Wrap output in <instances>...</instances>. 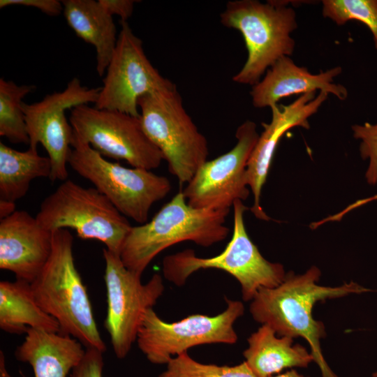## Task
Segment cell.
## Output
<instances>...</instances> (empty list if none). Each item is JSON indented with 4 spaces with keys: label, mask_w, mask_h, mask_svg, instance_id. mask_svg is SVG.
Instances as JSON below:
<instances>
[{
    "label": "cell",
    "mask_w": 377,
    "mask_h": 377,
    "mask_svg": "<svg viewBox=\"0 0 377 377\" xmlns=\"http://www.w3.org/2000/svg\"><path fill=\"white\" fill-rule=\"evenodd\" d=\"M320 276V271L316 266L302 274L289 272L278 286L260 288L251 300L249 310L256 321L269 325L278 336L304 338L322 377H338L323 355L320 339L326 333L324 324L313 317V306L327 299L373 290L353 281L336 287L320 286L317 283Z\"/></svg>",
    "instance_id": "6da1fadb"
},
{
    "label": "cell",
    "mask_w": 377,
    "mask_h": 377,
    "mask_svg": "<svg viewBox=\"0 0 377 377\" xmlns=\"http://www.w3.org/2000/svg\"><path fill=\"white\" fill-rule=\"evenodd\" d=\"M73 237L68 229L52 232V252L31 283L36 302L59 325V333L79 341L86 348L102 352L106 345L96 325L91 304L73 253Z\"/></svg>",
    "instance_id": "7a4b0ae2"
},
{
    "label": "cell",
    "mask_w": 377,
    "mask_h": 377,
    "mask_svg": "<svg viewBox=\"0 0 377 377\" xmlns=\"http://www.w3.org/2000/svg\"><path fill=\"white\" fill-rule=\"evenodd\" d=\"M229 212L193 207L179 191L149 221L131 228L119 257L127 269L142 276L158 253L174 244L191 241L208 247L224 240Z\"/></svg>",
    "instance_id": "3957f363"
},
{
    "label": "cell",
    "mask_w": 377,
    "mask_h": 377,
    "mask_svg": "<svg viewBox=\"0 0 377 377\" xmlns=\"http://www.w3.org/2000/svg\"><path fill=\"white\" fill-rule=\"evenodd\" d=\"M221 23L242 35L248 57L233 82L251 86L280 58L293 54L297 29L295 10L284 1H230L220 15Z\"/></svg>",
    "instance_id": "277c9868"
},
{
    "label": "cell",
    "mask_w": 377,
    "mask_h": 377,
    "mask_svg": "<svg viewBox=\"0 0 377 377\" xmlns=\"http://www.w3.org/2000/svg\"><path fill=\"white\" fill-rule=\"evenodd\" d=\"M232 207V236L223 252L200 258L193 250L186 249L165 256L162 271L168 281L182 286L198 270L221 269L238 281L245 302L251 301L260 288H274L283 282L286 275L283 266L266 260L247 234L244 214L248 208L240 200L235 201Z\"/></svg>",
    "instance_id": "5b68a950"
},
{
    "label": "cell",
    "mask_w": 377,
    "mask_h": 377,
    "mask_svg": "<svg viewBox=\"0 0 377 377\" xmlns=\"http://www.w3.org/2000/svg\"><path fill=\"white\" fill-rule=\"evenodd\" d=\"M144 131L180 184L188 183L207 160L206 138L186 111L176 85L138 99Z\"/></svg>",
    "instance_id": "8992f818"
},
{
    "label": "cell",
    "mask_w": 377,
    "mask_h": 377,
    "mask_svg": "<svg viewBox=\"0 0 377 377\" xmlns=\"http://www.w3.org/2000/svg\"><path fill=\"white\" fill-rule=\"evenodd\" d=\"M36 218L53 232L71 228L83 239H95L119 255L132 226L110 200L95 187L64 181L41 202Z\"/></svg>",
    "instance_id": "52a82bcc"
},
{
    "label": "cell",
    "mask_w": 377,
    "mask_h": 377,
    "mask_svg": "<svg viewBox=\"0 0 377 377\" xmlns=\"http://www.w3.org/2000/svg\"><path fill=\"white\" fill-rule=\"evenodd\" d=\"M68 164L91 182L124 216L144 224L151 206L170 191V180L151 170L126 168L103 158L89 145L72 137Z\"/></svg>",
    "instance_id": "ba28073f"
},
{
    "label": "cell",
    "mask_w": 377,
    "mask_h": 377,
    "mask_svg": "<svg viewBox=\"0 0 377 377\" xmlns=\"http://www.w3.org/2000/svg\"><path fill=\"white\" fill-rule=\"evenodd\" d=\"M226 309L216 316L193 314L171 323L161 319L153 309L147 310L137 335L138 348L151 363L167 364L194 346L235 343L234 324L244 314V306L226 297Z\"/></svg>",
    "instance_id": "9c48e42d"
},
{
    "label": "cell",
    "mask_w": 377,
    "mask_h": 377,
    "mask_svg": "<svg viewBox=\"0 0 377 377\" xmlns=\"http://www.w3.org/2000/svg\"><path fill=\"white\" fill-rule=\"evenodd\" d=\"M69 121L73 138L89 145L103 156L149 170L158 168L164 160L145 133L140 116L84 104L71 110Z\"/></svg>",
    "instance_id": "30bf717a"
},
{
    "label": "cell",
    "mask_w": 377,
    "mask_h": 377,
    "mask_svg": "<svg viewBox=\"0 0 377 377\" xmlns=\"http://www.w3.org/2000/svg\"><path fill=\"white\" fill-rule=\"evenodd\" d=\"M103 256L107 295L104 326L114 353L118 359H124L136 342L145 313L153 309L165 286L159 274H154L147 283H142L141 275L127 269L119 254L105 248Z\"/></svg>",
    "instance_id": "8fae6325"
},
{
    "label": "cell",
    "mask_w": 377,
    "mask_h": 377,
    "mask_svg": "<svg viewBox=\"0 0 377 377\" xmlns=\"http://www.w3.org/2000/svg\"><path fill=\"white\" fill-rule=\"evenodd\" d=\"M119 23L117 45L94 107L140 117L138 101L140 97L175 84L151 64L142 41L135 35L127 21L120 20Z\"/></svg>",
    "instance_id": "7c38bea8"
},
{
    "label": "cell",
    "mask_w": 377,
    "mask_h": 377,
    "mask_svg": "<svg viewBox=\"0 0 377 377\" xmlns=\"http://www.w3.org/2000/svg\"><path fill=\"white\" fill-rule=\"evenodd\" d=\"M101 87L89 88L77 77L73 78L64 90L46 95L34 103H22L29 147L37 150L41 144L50 159V179L65 181L68 173L67 164L71 151L73 128L66 111L76 106L96 102Z\"/></svg>",
    "instance_id": "4fadbf2b"
},
{
    "label": "cell",
    "mask_w": 377,
    "mask_h": 377,
    "mask_svg": "<svg viewBox=\"0 0 377 377\" xmlns=\"http://www.w3.org/2000/svg\"><path fill=\"white\" fill-rule=\"evenodd\" d=\"M237 143L229 151L205 162L182 191L195 208L230 209L235 201L249 195L246 168L259 138L256 124L246 120L237 129Z\"/></svg>",
    "instance_id": "5bb4252c"
},
{
    "label": "cell",
    "mask_w": 377,
    "mask_h": 377,
    "mask_svg": "<svg viewBox=\"0 0 377 377\" xmlns=\"http://www.w3.org/2000/svg\"><path fill=\"white\" fill-rule=\"evenodd\" d=\"M327 96L324 91H319L317 96L316 92L306 93L289 105L276 104L270 108L271 121L268 124L263 123L264 130L259 135L246 168L248 186L253 195V204L250 209L256 218L270 219L260 205V195L281 138L294 127L309 128V118L318 112Z\"/></svg>",
    "instance_id": "9a60e30c"
},
{
    "label": "cell",
    "mask_w": 377,
    "mask_h": 377,
    "mask_svg": "<svg viewBox=\"0 0 377 377\" xmlns=\"http://www.w3.org/2000/svg\"><path fill=\"white\" fill-rule=\"evenodd\" d=\"M52 232L27 212L16 210L0 221V269L31 283L49 259Z\"/></svg>",
    "instance_id": "2e32d148"
},
{
    "label": "cell",
    "mask_w": 377,
    "mask_h": 377,
    "mask_svg": "<svg viewBox=\"0 0 377 377\" xmlns=\"http://www.w3.org/2000/svg\"><path fill=\"white\" fill-rule=\"evenodd\" d=\"M341 71V67L336 66L312 74L307 68L295 64L290 57H282L266 71L257 84L252 86L250 92L252 103L257 108H270L278 104L281 98L317 91L331 94L344 101L348 96L347 89L333 82L334 78Z\"/></svg>",
    "instance_id": "e0dca14e"
},
{
    "label": "cell",
    "mask_w": 377,
    "mask_h": 377,
    "mask_svg": "<svg viewBox=\"0 0 377 377\" xmlns=\"http://www.w3.org/2000/svg\"><path fill=\"white\" fill-rule=\"evenodd\" d=\"M85 350L69 335L29 329L15 356L31 366L34 377H67L79 364Z\"/></svg>",
    "instance_id": "ac0fdd59"
},
{
    "label": "cell",
    "mask_w": 377,
    "mask_h": 377,
    "mask_svg": "<svg viewBox=\"0 0 377 377\" xmlns=\"http://www.w3.org/2000/svg\"><path fill=\"white\" fill-rule=\"evenodd\" d=\"M64 16L75 34L96 52V71L106 72L115 50L117 38L113 17L95 0H64Z\"/></svg>",
    "instance_id": "d6986e66"
},
{
    "label": "cell",
    "mask_w": 377,
    "mask_h": 377,
    "mask_svg": "<svg viewBox=\"0 0 377 377\" xmlns=\"http://www.w3.org/2000/svg\"><path fill=\"white\" fill-rule=\"evenodd\" d=\"M267 325H262L248 338L243 355L245 362L258 377H272L286 369L306 368L313 358L310 352L293 339L277 337Z\"/></svg>",
    "instance_id": "ffe728a7"
},
{
    "label": "cell",
    "mask_w": 377,
    "mask_h": 377,
    "mask_svg": "<svg viewBox=\"0 0 377 377\" xmlns=\"http://www.w3.org/2000/svg\"><path fill=\"white\" fill-rule=\"evenodd\" d=\"M0 328L13 334L29 329L60 332L57 320L36 302L31 283L20 279L0 282Z\"/></svg>",
    "instance_id": "44dd1931"
},
{
    "label": "cell",
    "mask_w": 377,
    "mask_h": 377,
    "mask_svg": "<svg viewBox=\"0 0 377 377\" xmlns=\"http://www.w3.org/2000/svg\"><path fill=\"white\" fill-rule=\"evenodd\" d=\"M52 165L50 158L40 156L37 150L14 149L0 142V200L11 202L23 198L32 180L50 178Z\"/></svg>",
    "instance_id": "7402d4cb"
},
{
    "label": "cell",
    "mask_w": 377,
    "mask_h": 377,
    "mask_svg": "<svg viewBox=\"0 0 377 377\" xmlns=\"http://www.w3.org/2000/svg\"><path fill=\"white\" fill-rule=\"evenodd\" d=\"M36 88L0 79V135L14 144H29L22 99Z\"/></svg>",
    "instance_id": "603a6c76"
},
{
    "label": "cell",
    "mask_w": 377,
    "mask_h": 377,
    "mask_svg": "<svg viewBox=\"0 0 377 377\" xmlns=\"http://www.w3.org/2000/svg\"><path fill=\"white\" fill-rule=\"evenodd\" d=\"M158 377H258L244 361L235 366L204 364L188 352L172 358Z\"/></svg>",
    "instance_id": "cb8c5ba5"
},
{
    "label": "cell",
    "mask_w": 377,
    "mask_h": 377,
    "mask_svg": "<svg viewBox=\"0 0 377 377\" xmlns=\"http://www.w3.org/2000/svg\"><path fill=\"white\" fill-rule=\"evenodd\" d=\"M322 4L323 17L339 26L350 20L366 25L377 50V0H323Z\"/></svg>",
    "instance_id": "d4e9b609"
},
{
    "label": "cell",
    "mask_w": 377,
    "mask_h": 377,
    "mask_svg": "<svg viewBox=\"0 0 377 377\" xmlns=\"http://www.w3.org/2000/svg\"><path fill=\"white\" fill-rule=\"evenodd\" d=\"M355 138L360 140V151L362 159H369L365 173L368 184H377V124L366 122L351 127Z\"/></svg>",
    "instance_id": "484cf974"
},
{
    "label": "cell",
    "mask_w": 377,
    "mask_h": 377,
    "mask_svg": "<svg viewBox=\"0 0 377 377\" xmlns=\"http://www.w3.org/2000/svg\"><path fill=\"white\" fill-rule=\"evenodd\" d=\"M103 352L95 348H86L79 364L72 370L70 377H103Z\"/></svg>",
    "instance_id": "4316f807"
},
{
    "label": "cell",
    "mask_w": 377,
    "mask_h": 377,
    "mask_svg": "<svg viewBox=\"0 0 377 377\" xmlns=\"http://www.w3.org/2000/svg\"><path fill=\"white\" fill-rule=\"evenodd\" d=\"M18 5L38 8L50 16H57L63 11L61 1L58 0H1L0 8Z\"/></svg>",
    "instance_id": "83f0119b"
},
{
    "label": "cell",
    "mask_w": 377,
    "mask_h": 377,
    "mask_svg": "<svg viewBox=\"0 0 377 377\" xmlns=\"http://www.w3.org/2000/svg\"><path fill=\"white\" fill-rule=\"evenodd\" d=\"M98 1L110 15H117L123 21H127L132 15L134 3L136 2L133 0H98Z\"/></svg>",
    "instance_id": "f1b7e54d"
},
{
    "label": "cell",
    "mask_w": 377,
    "mask_h": 377,
    "mask_svg": "<svg viewBox=\"0 0 377 377\" xmlns=\"http://www.w3.org/2000/svg\"><path fill=\"white\" fill-rule=\"evenodd\" d=\"M375 200H377V194H375L374 195H371L366 198L357 200L353 203L349 205L347 207H346L342 211L337 213L336 214L329 216L325 218L324 219L321 220L320 223L321 224H323L329 221H339L349 212L354 210L357 207H360L362 205H364L369 202H371Z\"/></svg>",
    "instance_id": "f546056e"
},
{
    "label": "cell",
    "mask_w": 377,
    "mask_h": 377,
    "mask_svg": "<svg viewBox=\"0 0 377 377\" xmlns=\"http://www.w3.org/2000/svg\"><path fill=\"white\" fill-rule=\"evenodd\" d=\"M16 211L15 202L5 200H0V218H6Z\"/></svg>",
    "instance_id": "4dcf8cb0"
},
{
    "label": "cell",
    "mask_w": 377,
    "mask_h": 377,
    "mask_svg": "<svg viewBox=\"0 0 377 377\" xmlns=\"http://www.w3.org/2000/svg\"><path fill=\"white\" fill-rule=\"evenodd\" d=\"M0 377H13L6 369L5 355L2 350L0 351Z\"/></svg>",
    "instance_id": "1f68e13d"
},
{
    "label": "cell",
    "mask_w": 377,
    "mask_h": 377,
    "mask_svg": "<svg viewBox=\"0 0 377 377\" xmlns=\"http://www.w3.org/2000/svg\"><path fill=\"white\" fill-rule=\"evenodd\" d=\"M272 377H304L295 369H291L285 373L279 374Z\"/></svg>",
    "instance_id": "d6a6232c"
},
{
    "label": "cell",
    "mask_w": 377,
    "mask_h": 377,
    "mask_svg": "<svg viewBox=\"0 0 377 377\" xmlns=\"http://www.w3.org/2000/svg\"><path fill=\"white\" fill-rule=\"evenodd\" d=\"M372 377H377V370L373 373Z\"/></svg>",
    "instance_id": "836d02e7"
}]
</instances>
